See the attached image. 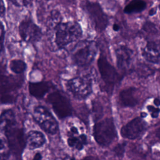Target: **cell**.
Listing matches in <instances>:
<instances>
[{
  "mask_svg": "<svg viewBox=\"0 0 160 160\" xmlns=\"http://www.w3.org/2000/svg\"><path fill=\"white\" fill-rule=\"evenodd\" d=\"M0 131L4 133L9 149L16 154H21L26 145V138L12 109H5L1 113Z\"/></svg>",
  "mask_w": 160,
  "mask_h": 160,
  "instance_id": "obj_1",
  "label": "cell"
},
{
  "mask_svg": "<svg viewBox=\"0 0 160 160\" xmlns=\"http://www.w3.org/2000/svg\"><path fill=\"white\" fill-rule=\"evenodd\" d=\"M22 83V78L9 74L0 65V104L14 102Z\"/></svg>",
  "mask_w": 160,
  "mask_h": 160,
  "instance_id": "obj_2",
  "label": "cell"
},
{
  "mask_svg": "<svg viewBox=\"0 0 160 160\" xmlns=\"http://www.w3.org/2000/svg\"><path fill=\"white\" fill-rule=\"evenodd\" d=\"M55 43L59 49L80 39L82 35V28L76 21L59 22L55 26Z\"/></svg>",
  "mask_w": 160,
  "mask_h": 160,
  "instance_id": "obj_3",
  "label": "cell"
},
{
  "mask_svg": "<svg viewBox=\"0 0 160 160\" xmlns=\"http://www.w3.org/2000/svg\"><path fill=\"white\" fill-rule=\"evenodd\" d=\"M93 136L101 146L110 145L117 138V132L113 118H107L95 123L93 126Z\"/></svg>",
  "mask_w": 160,
  "mask_h": 160,
  "instance_id": "obj_4",
  "label": "cell"
},
{
  "mask_svg": "<svg viewBox=\"0 0 160 160\" xmlns=\"http://www.w3.org/2000/svg\"><path fill=\"white\" fill-rule=\"evenodd\" d=\"M66 86L74 98L85 99L92 92V79L90 74L77 76L69 79Z\"/></svg>",
  "mask_w": 160,
  "mask_h": 160,
  "instance_id": "obj_5",
  "label": "cell"
},
{
  "mask_svg": "<svg viewBox=\"0 0 160 160\" xmlns=\"http://www.w3.org/2000/svg\"><path fill=\"white\" fill-rule=\"evenodd\" d=\"M46 101L51 105L59 119H62L72 115V108L70 101L59 91L56 90L49 94Z\"/></svg>",
  "mask_w": 160,
  "mask_h": 160,
  "instance_id": "obj_6",
  "label": "cell"
},
{
  "mask_svg": "<svg viewBox=\"0 0 160 160\" xmlns=\"http://www.w3.org/2000/svg\"><path fill=\"white\" fill-rule=\"evenodd\" d=\"M32 117L36 123L41 128L50 134H54L58 130V123L49 112V111L43 106H36L34 108Z\"/></svg>",
  "mask_w": 160,
  "mask_h": 160,
  "instance_id": "obj_7",
  "label": "cell"
},
{
  "mask_svg": "<svg viewBox=\"0 0 160 160\" xmlns=\"http://www.w3.org/2000/svg\"><path fill=\"white\" fill-rule=\"evenodd\" d=\"M86 11L98 32L104 31L109 24V17L97 2L88 1L85 5Z\"/></svg>",
  "mask_w": 160,
  "mask_h": 160,
  "instance_id": "obj_8",
  "label": "cell"
},
{
  "mask_svg": "<svg viewBox=\"0 0 160 160\" xmlns=\"http://www.w3.org/2000/svg\"><path fill=\"white\" fill-rule=\"evenodd\" d=\"M19 34L22 40L28 43L38 42L42 36L41 29L31 19H24L18 27Z\"/></svg>",
  "mask_w": 160,
  "mask_h": 160,
  "instance_id": "obj_9",
  "label": "cell"
},
{
  "mask_svg": "<svg viewBox=\"0 0 160 160\" xmlns=\"http://www.w3.org/2000/svg\"><path fill=\"white\" fill-rule=\"evenodd\" d=\"M97 51L95 43L89 42L74 52L72 56V61L79 67L88 66L94 61Z\"/></svg>",
  "mask_w": 160,
  "mask_h": 160,
  "instance_id": "obj_10",
  "label": "cell"
},
{
  "mask_svg": "<svg viewBox=\"0 0 160 160\" xmlns=\"http://www.w3.org/2000/svg\"><path fill=\"white\" fill-rule=\"evenodd\" d=\"M101 77L104 83L110 87H114L121 79L120 74L104 56H100L97 61Z\"/></svg>",
  "mask_w": 160,
  "mask_h": 160,
  "instance_id": "obj_11",
  "label": "cell"
},
{
  "mask_svg": "<svg viewBox=\"0 0 160 160\" xmlns=\"http://www.w3.org/2000/svg\"><path fill=\"white\" fill-rule=\"evenodd\" d=\"M146 128V122L142 118L136 117L122 127L121 134L124 138L135 139L141 136Z\"/></svg>",
  "mask_w": 160,
  "mask_h": 160,
  "instance_id": "obj_12",
  "label": "cell"
},
{
  "mask_svg": "<svg viewBox=\"0 0 160 160\" xmlns=\"http://www.w3.org/2000/svg\"><path fill=\"white\" fill-rule=\"evenodd\" d=\"M139 91L134 87L122 89L119 94V102L124 108H133L137 106L140 100Z\"/></svg>",
  "mask_w": 160,
  "mask_h": 160,
  "instance_id": "obj_13",
  "label": "cell"
},
{
  "mask_svg": "<svg viewBox=\"0 0 160 160\" xmlns=\"http://www.w3.org/2000/svg\"><path fill=\"white\" fill-rule=\"evenodd\" d=\"M117 67L121 71L129 69L132 61L133 52L126 45H120L115 50Z\"/></svg>",
  "mask_w": 160,
  "mask_h": 160,
  "instance_id": "obj_14",
  "label": "cell"
},
{
  "mask_svg": "<svg viewBox=\"0 0 160 160\" xmlns=\"http://www.w3.org/2000/svg\"><path fill=\"white\" fill-rule=\"evenodd\" d=\"M142 56L145 60L152 63L158 64L159 63V49L156 42L152 41H148L146 46L142 49Z\"/></svg>",
  "mask_w": 160,
  "mask_h": 160,
  "instance_id": "obj_15",
  "label": "cell"
},
{
  "mask_svg": "<svg viewBox=\"0 0 160 160\" xmlns=\"http://www.w3.org/2000/svg\"><path fill=\"white\" fill-rule=\"evenodd\" d=\"M52 84L49 81H40V82H29L28 89L29 94L37 98L42 99L50 91Z\"/></svg>",
  "mask_w": 160,
  "mask_h": 160,
  "instance_id": "obj_16",
  "label": "cell"
},
{
  "mask_svg": "<svg viewBox=\"0 0 160 160\" xmlns=\"http://www.w3.org/2000/svg\"><path fill=\"white\" fill-rule=\"evenodd\" d=\"M46 142L44 134L38 131H29L26 137V145L30 149L42 146Z\"/></svg>",
  "mask_w": 160,
  "mask_h": 160,
  "instance_id": "obj_17",
  "label": "cell"
},
{
  "mask_svg": "<svg viewBox=\"0 0 160 160\" xmlns=\"http://www.w3.org/2000/svg\"><path fill=\"white\" fill-rule=\"evenodd\" d=\"M87 143V137L86 134H70L68 139V144L70 147L74 148L78 150L82 149Z\"/></svg>",
  "mask_w": 160,
  "mask_h": 160,
  "instance_id": "obj_18",
  "label": "cell"
},
{
  "mask_svg": "<svg viewBox=\"0 0 160 160\" xmlns=\"http://www.w3.org/2000/svg\"><path fill=\"white\" fill-rule=\"evenodd\" d=\"M146 8V2L144 1L134 0L130 1L124 8L126 14L139 13L143 11Z\"/></svg>",
  "mask_w": 160,
  "mask_h": 160,
  "instance_id": "obj_19",
  "label": "cell"
},
{
  "mask_svg": "<svg viewBox=\"0 0 160 160\" xmlns=\"http://www.w3.org/2000/svg\"><path fill=\"white\" fill-rule=\"evenodd\" d=\"M9 67L12 72L20 75L25 72L27 65L26 63L21 59H12L9 62Z\"/></svg>",
  "mask_w": 160,
  "mask_h": 160,
  "instance_id": "obj_20",
  "label": "cell"
},
{
  "mask_svg": "<svg viewBox=\"0 0 160 160\" xmlns=\"http://www.w3.org/2000/svg\"><path fill=\"white\" fill-rule=\"evenodd\" d=\"M9 151L8 145L0 138V160H6L9 157Z\"/></svg>",
  "mask_w": 160,
  "mask_h": 160,
  "instance_id": "obj_21",
  "label": "cell"
},
{
  "mask_svg": "<svg viewBox=\"0 0 160 160\" xmlns=\"http://www.w3.org/2000/svg\"><path fill=\"white\" fill-rule=\"evenodd\" d=\"M142 29L144 31L151 34H156L158 32L156 25L150 21L145 22L142 26Z\"/></svg>",
  "mask_w": 160,
  "mask_h": 160,
  "instance_id": "obj_22",
  "label": "cell"
},
{
  "mask_svg": "<svg viewBox=\"0 0 160 160\" xmlns=\"http://www.w3.org/2000/svg\"><path fill=\"white\" fill-rule=\"evenodd\" d=\"M147 109L152 118H158L160 112V109L159 108H156L152 105H148L147 106Z\"/></svg>",
  "mask_w": 160,
  "mask_h": 160,
  "instance_id": "obj_23",
  "label": "cell"
},
{
  "mask_svg": "<svg viewBox=\"0 0 160 160\" xmlns=\"http://www.w3.org/2000/svg\"><path fill=\"white\" fill-rule=\"evenodd\" d=\"M125 146H126V144L124 142H122V143L118 144L114 148V151L118 156L121 157L123 155V154L124 152V151H125Z\"/></svg>",
  "mask_w": 160,
  "mask_h": 160,
  "instance_id": "obj_24",
  "label": "cell"
},
{
  "mask_svg": "<svg viewBox=\"0 0 160 160\" xmlns=\"http://www.w3.org/2000/svg\"><path fill=\"white\" fill-rule=\"evenodd\" d=\"M4 39V28L2 23L0 21V53L3 50Z\"/></svg>",
  "mask_w": 160,
  "mask_h": 160,
  "instance_id": "obj_25",
  "label": "cell"
},
{
  "mask_svg": "<svg viewBox=\"0 0 160 160\" xmlns=\"http://www.w3.org/2000/svg\"><path fill=\"white\" fill-rule=\"evenodd\" d=\"M11 2L17 6H28L31 3V1H13Z\"/></svg>",
  "mask_w": 160,
  "mask_h": 160,
  "instance_id": "obj_26",
  "label": "cell"
},
{
  "mask_svg": "<svg viewBox=\"0 0 160 160\" xmlns=\"http://www.w3.org/2000/svg\"><path fill=\"white\" fill-rule=\"evenodd\" d=\"M5 13V6L2 1H0V17L4 16Z\"/></svg>",
  "mask_w": 160,
  "mask_h": 160,
  "instance_id": "obj_27",
  "label": "cell"
},
{
  "mask_svg": "<svg viewBox=\"0 0 160 160\" xmlns=\"http://www.w3.org/2000/svg\"><path fill=\"white\" fill-rule=\"evenodd\" d=\"M156 12H157V8L154 7V8H152L151 9H149V11L148 12V14H149V16H152L154 15L156 13Z\"/></svg>",
  "mask_w": 160,
  "mask_h": 160,
  "instance_id": "obj_28",
  "label": "cell"
},
{
  "mask_svg": "<svg viewBox=\"0 0 160 160\" xmlns=\"http://www.w3.org/2000/svg\"><path fill=\"white\" fill-rule=\"evenodd\" d=\"M41 158H42V156H41V153L37 152L35 154V156H34V158L32 160H41Z\"/></svg>",
  "mask_w": 160,
  "mask_h": 160,
  "instance_id": "obj_29",
  "label": "cell"
},
{
  "mask_svg": "<svg viewBox=\"0 0 160 160\" xmlns=\"http://www.w3.org/2000/svg\"><path fill=\"white\" fill-rule=\"evenodd\" d=\"M153 102H154V105H155L156 106H157V108H158V107L159 106V105H160V100H159V99L158 98H155V99H154Z\"/></svg>",
  "mask_w": 160,
  "mask_h": 160,
  "instance_id": "obj_30",
  "label": "cell"
},
{
  "mask_svg": "<svg viewBox=\"0 0 160 160\" xmlns=\"http://www.w3.org/2000/svg\"><path fill=\"white\" fill-rule=\"evenodd\" d=\"M120 29V26L117 24H114L113 26H112V29L114 31H118Z\"/></svg>",
  "mask_w": 160,
  "mask_h": 160,
  "instance_id": "obj_31",
  "label": "cell"
},
{
  "mask_svg": "<svg viewBox=\"0 0 160 160\" xmlns=\"http://www.w3.org/2000/svg\"><path fill=\"white\" fill-rule=\"evenodd\" d=\"M147 116V114L145 112H141V113H140V118H146Z\"/></svg>",
  "mask_w": 160,
  "mask_h": 160,
  "instance_id": "obj_32",
  "label": "cell"
},
{
  "mask_svg": "<svg viewBox=\"0 0 160 160\" xmlns=\"http://www.w3.org/2000/svg\"><path fill=\"white\" fill-rule=\"evenodd\" d=\"M63 160H75L73 157H70V156H66L65 157Z\"/></svg>",
  "mask_w": 160,
  "mask_h": 160,
  "instance_id": "obj_33",
  "label": "cell"
},
{
  "mask_svg": "<svg viewBox=\"0 0 160 160\" xmlns=\"http://www.w3.org/2000/svg\"><path fill=\"white\" fill-rule=\"evenodd\" d=\"M82 160H94V159H93V158L92 157H86V158H84Z\"/></svg>",
  "mask_w": 160,
  "mask_h": 160,
  "instance_id": "obj_34",
  "label": "cell"
}]
</instances>
